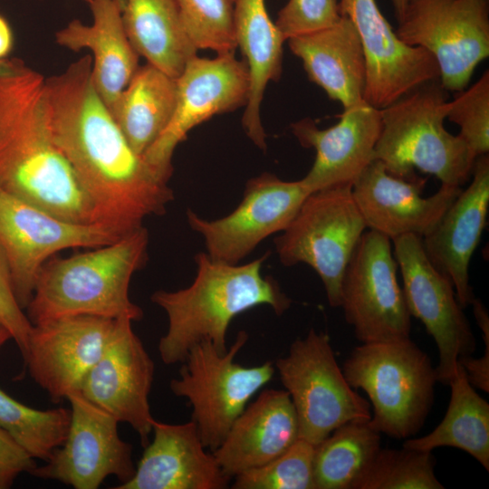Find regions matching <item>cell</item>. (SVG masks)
<instances>
[{
  "label": "cell",
  "instance_id": "cell-1",
  "mask_svg": "<svg viewBox=\"0 0 489 489\" xmlns=\"http://www.w3.org/2000/svg\"><path fill=\"white\" fill-rule=\"evenodd\" d=\"M84 55L45 78L48 124L55 146L91 199L97 223L124 235L174 199L168 180L130 147L92 82Z\"/></svg>",
  "mask_w": 489,
  "mask_h": 489
},
{
  "label": "cell",
  "instance_id": "cell-2",
  "mask_svg": "<svg viewBox=\"0 0 489 489\" xmlns=\"http://www.w3.org/2000/svg\"><path fill=\"white\" fill-rule=\"evenodd\" d=\"M0 189L62 219L97 223L91 199L53 140L45 77L16 57L0 60Z\"/></svg>",
  "mask_w": 489,
  "mask_h": 489
},
{
  "label": "cell",
  "instance_id": "cell-3",
  "mask_svg": "<svg viewBox=\"0 0 489 489\" xmlns=\"http://www.w3.org/2000/svg\"><path fill=\"white\" fill-rule=\"evenodd\" d=\"M268 255L266 253L239 265L214 260L200 252L195 256L197 274L189 286L152 293L151 302L166 312L168 321L158 348L163 363L182 362L188 350L202 341H210L225 353L227 329L236 315L268 305L281 316L291 307L292 300L279 283L262 274Z\"/></svg>",
  "mask_w": 489,
  "mask_h": 489
},
{
  "label": "cell",
  "instance_id": "cell-4",
  "mask_svg": "<svg viewBox=\"0 0 489 489\" xmlns=\"http://www.w3.org/2000/svg\"><path fill=\"white\" fill-rule=\"evenodd\" d=\"M149 232L141 226L118 240L42 267L26 315L32 324L72 315L143 317L129 298L133 274L148 260Z\"/></svg>",
  "mask_w": 489,
  "mask_h": 489
},
{
  "label": "cell",
  "instance_id": "cell-5",
  "mask_svg": "<svg viewBox=\"0 0 489 489\" xmlns=\"http://www.w3.org/2000/svg\"><path fill=\"white\" fill-rule=\"evenodd\" d=\"M447 92L439 80L431 81L380 109L374 159L390 175L410 179L417 168L443 185L460 187L471 178L477 157L462 137L444 126Z\"/></svg>",
  "mask_w": 489,
  "mask_h": 489
},
{
  "label": "cell",
  "instance_id": "cell-6",
  "mask_svg": "<svg viewBox=\"0 0 489 489\" xmlns=\"http://www.w3.org/2000/svg\"><path fill=\"white\" fill-rule=\"evenodd\" d=\"M342 371L354 389L369 397L370 425L380 434L408 439L423 427L434 404L437 382L429 356L410 338L361 343Z\"/></svg>",
  "mask_w": 489,
  "mask_h": 489
},
{
  "label": "cell",
  "instance_id": "cell-7",
  "mask_svg": "<svg viewBox=\"0 0 489 489\" xmlns=\"http://www.w3.org/2000/svg\"><path fill=\"white\" fill-rule=\"evenodd\" d=\"M248 340L244 331L225 353L210 341L194 345L181 362L179 377L170 381V389L192 408V419L202 444L216 450L231 426L254 395L266 385L275 372L271 361L244 367L235 356Z\"/></svg>",
  "mask_w": 489,
  "mask_h": 489
},
{
  "label": "cell",
  "instance_id": "cell-8",
  "mask_svg": "<svg viewBox=\"0 0 489 489\" xmlns=\"http://www.w3.org/2000/svg\"><path fill=\"white\" fill-rule=\"evenodd\" d=\"M351 186L339 185L312 192L273 241L284 266L305 264L316 272L328 302L334 308L340 305L346 266L367 229Z\"/></svg>",
  "mask_w": 489,
  "mask_h": 489
},
{
  "label": "cell",
  "instance_id": "cell-9",
  "mask_svg": "<svg viewBox=\"0 0 489 489\" xmlns=\"http://www.w3.org/2000/svg\"><path fill=\"white\" fill-rule=\"evenodd\" d=\"M275 369L293 404L299 438L316 446L347 422L370 419V403L346 380L327 333L312 328Z\"/></svg>",
  "mask_w": 489,
  "mask_h": 489
},
{
  "label": "cell",
  "instance_id": "cell-10",
  "mask_svg": "<svg viewBox=\"0 0 489 489\" xmlns=\"http://www.w3.org/2000/svg\"><path fill=\"white\" fill-rule=\"evenodd\" d=\"M396 34L429 52L447 91L465 89L489 55L488 0H409Z\"/></svg>",
  "mask_w": 489,
  "mask_h": 489
},
{
  "label": "cell",
  "instance_id": "cell-11",
  "mask_svg": "<svg viewBox=\"0 0 489 489\" xmlns=\"http://www.w3.org/2000/svg\"><path fill=\"white\" fill-rule=\"evenodd\" d=\"M397 271L391 240L365 230L346 266L340 305L360 342L410 338L411 316Z\"/></svg>",
  "mask_w": 489,
  "mask_h": 489
},
{
  "label": "cell",
  "instance_id": "cell-12",
  "mask_svg": "<svg viewBox=\"0 0 489 489\" xmlns=\"http://www.w3.org/2000/svg\"><path fill=\"white\" fill-rule=\"evenodd\" d=\"M122 235L99 223L80 224L0 189V245L6 256L14 290L24 310L43 264L70 248H94Z\"/></svg>",
  "mask_w": 489,
  "mask_h": 489
},
{
  "label": "cell",
  "instance_id": "cell-13",
  "mask_svg": "<svg viewBox=\"0 0 489 489\" xmlns=\"http://www.w3.org/2000/svg\"><path fill=\"white\" fill-rule=\"evenodd\" d=\"M391 242L408 310L435 340L439 354L437 382L448 385L458 359L473 355L476 348L465 309L456 299L452 283L427 259L421 236L408 234Z\"/></svg>",
  "mask_w": 489,
  "mask_h": 489
},
{
  "label": "cell",
  "instance_id": "cell-14",
  "mask_svg": "<svg viewBox=\"0 0 489 489\" xmlns=\"http://www.w3.org/2000/svg\"><path fill=\"white\" fill-rule=\"evenodd\" d=\"M248 96L247 66L234 53L214 58L194 56L177 78V101L171 120L144 153L143 159L168 181L174 151L188 132L215 115L245 107Z\"/></svg>",
  "mask_w": 489,
  "mask_h": 489
},
{
  "label": "cell",
  "instance_id": "cell-15",
  "mask_svg": "<svg viewBox=\"0 0 489 489\" xmlns=\"http://www.w3.org/2000/svg\"><path fill=\"white\" fill-rule=\"evenodd\" d=\"M311 193L302 179L285 181L264 172L246 182L240 204L229 215L206 220L187 209V219L212 259L237 264L264 239L283 232Z\"/></svg>",
  "mask_w": 489,
  "mask_h": 489
},
{
  "label": "cell",
  "instance_id": "cell-16",
  "mask_svg": "<svg viewBox=\"0 0 489 489\" xmlns=\"http://www.w3.org/2000/svg\"><path fill=\"white\" fill-rule=\"evenodd\" d=\"M71 424L63 444L32 475L55 480L74 489H97L110 475L125 483L136 466L132 446L120 438L119 421L79 391L66 398Z\"/></svg>",
  "mask_w": 489,
  "mask_h": 489
},
{
  "label": "cell",
  "instance_id": "cell-17",
  "mask_svg": "<svg viewBox=\"0 0 489 489\" xmlns=\"http://www.w3.org/2000/svg\"><path fill=\"white\" fill-rule=\"evenodd\" d=\"M118 319L72 315L33 324L24 362L32 379L53 402L80 391L109 343Z\"/></svg>",
  "mask_w": 489,
  "mask_h": 489
},
{
  "label": "cell",
  "instance_id": "cell-18",
  "mask_svg": "<svg viewBox=\"0 0 489 489\" xmlns=\"http://www.w3.org/2000/svg\"><path fill=\"white\" fill-rule=\"evenodd\" d=\"M339 9L355 26L363 47L368 104L383 109L417 87L439 80L434 56L403 43L375 0H340Z\"/></svg>",
  "mask_w": 489,
  "mask_h": 489
},
{
  "label": "cell",
  "instance_id": "cell-19",
  "mask_svg": "<svg viewBox=\"0 0 489 489\" xmlns=\"http://www.w3.org/2000/svg\"><path fill=\"white\" fill-rule=\"evenodd\" d=\"M132 322L125 317L117 320L109 343L79 392L119 423L129 424L145 447L155 421L149 405L154 362Z\"/></svg>",
  "mask_w": 489,
  "mask_h": 489
},
{
  "label": "cell",
  "instance_id": "cell-20",
  "mask_svg": "<svg viewBox=\"0 0 489 489\" xmlns=\"http://www.w3.org/2000/svg\"><path fill=\"white\" fill-rule=\"evenodd\" d=\"M426 183L417 176L410 179L394 177L379 160L373 159L351 186L367 229L390 240L408 234L427 235L462 188L441 184L436 193L424 197Z\"/></svg>",
  "mask_w": 489,
  "mask_h": 489
},
{
  "label": "cell",
  "instance_id": "cell-21",
  "mask_svg": "<svg viewBox=\"0 0 489 489\" xmlns=\"http://www.w3.org/2000/svg\"><path fill=\"white\" fill-rule=\"evenodd\" d=\"M381 130L380 110L365 101L345 109L333 126L321 129L311 119L292 125V131L304 148L315 150L314 162L304 177L311 192L339 185H352L374 159Z\"/></svg>",
  "mask_w": 489,
  "mask_h": 489
},
{
  "label": "cell",
  "instance_id": "cell-22",
  "mask_svg": "<svg viewBox=\"0 0 489 489\" xmlns=\"http://www.w3.org/2000/svg\"><path fill=\"white\" fill-rule=\"evenodd\" d=\"M471 183L462 189L436 225L422 237L429 262L453 284L462 308L475 297L469 266L486 225L489 207V157L478 156Z\"/></svg>",
  "mask_w": 489,
  "mask_h": 489
},
{
  "label": "cell",
  "instance_id": "cell-23",
  "mask_svg": "<svg viewBox=\"0 0 489 489\" xmlns=\"http://www.w3.org/2000/svg\"><path fill=\"white\" fill-rule=\"evenodd\" d=\"M134 475L115 489H224L230 478L206 452L196 423L155 420Z\"/></svg>",
  "mask_w": 489,
  "mask_h": 489
},
{
  "label": "cell",
  "instance_id": "cell-24",
  "mask_svg": "<svg viewBox=\"0 0 489 489\" xmlns=\"http://www.w3.org/2000/svg\"><path fill=\"white\" fill-rule=\"evenodd\" d=\"M298 438V418L288 392L264 389L248 403L212 453L232 479L272 461Z\"/></svg>",
  "mask_w": 489,
  "mask_h": 489
},
{
  "label": "cell",
  "instance_id": "cell-25",
  "mask_svg": "<svg viewBox=\"0 0 489 489\" xmlns=\"http://www.w3.org/2000/svg\"><path fill=\"white\" fill-rule=\"evenodd\" d=\"M92 23L73 19L54 34L55 43L72 52L90 50L96 91L110 113L139 67V54L124 29L122 8L116 0H91Z\"/></svg>",
  "mask_w": 489,
  "mask_h": 489
},
{
  "label": "cell",
  "instance_id": "cell-26",
  "mask_svg": "<svg viewBox=\"0 0 489 489\" xmlns=\"http://www.w3.org/2000/svg\"><path fill=\"white\" fill-rule=\"evenodd\" d=\"M301 59L309 79L344 110L364 101L366 61L351 21L345 16L333 25L287 40Z\"/></svg>",
  "mask_w": 489,
  "mask_h": 489
},
{
  "label": "cell",
  "instance_id": "cell-27",
  "mask_svg": "<svg viewBox=\"0 0 489 489\" xmlns=\"http://www.w3.org/2000/svg\"><path fill=\"white\" fill-rule=\"evenodd\" d=\"M235 36L249 73V96L242 118L243 127L253 143L265 150L261 104L268 83L278 81L282 75L285 40L271 20L264 0H236Z\"/></svg>",
  "mask_w": 489,
  "mask_h": 489
},
{
  "label": "cell",
  "instance_id": "cell-28",
  "mask_svg": "<svg viewBox=\"0 0 489 489\" xmlns=\"http://www.w3.org/2000/svg\"><path fill=\"white\" fill-rule=\"evenodd\" d=\"M121 14L139 56L168 75L177 79L197 55L176 0H124Z\"/></svg>",
  "mask_w": 489,
  "mask_h": 489
},
{
  "label": "cell",
  "instance_id": "cell-29",
  "mask_svg": "<svg viewBox=\"0 0 489 489\" xmlns=\"http://www.w3.org/2000/svg\"><path fill=\"white\" fill-rule=\"evenodd\" d=\"M176 101L177 79L149 63L138 68L111 111L138 155L142 157L165 130Z\"/></svg>",
  "mask_w": 489,
  "mask_h": 489
},
{
  "label": "cell",
  "instance_id": "cell-30",
  "mask_svg": "<svg viewBox=\"0 0 489 489\" xmlns=\"http://www.w3.org/2000/svg\"><path fill=\"white\" fill-rule=\"evenodd\" d=\"M448 386L451 395L443 420L429 434L406 439L402 446L420 451L457 448L489 471V404L469 383L459 363Z\"/></svg>",
  "mask_w": 489,
  "mask_h": 489
},
{
  "label": "cell",
  "instance_id": "cell-31",
  "mask_svg": "<svg viewBox=\"0 0 489 489\" xmlns=\"http://www.w3.org/2000/svg\"><path fill=\"white\" fill-rule=\"evenodd\" d=\"M381 434L369 420H353L314 446L315 489H352L380 449Z\"/></svg>",
  "mask_w": 489,
  "mask_h": 489
},
{
  "label": "cell",
  "instance_id": "cell-32",
  "mask_svg": "<svg viewBox=\"0 0 489 489\" xmlns=\"http://www.w3.org/2000/svg\"><path fill=\"white\" fill-rule=\"evenodd\" d=\"M71 424V409H36L0 388V428L31 457L43 462L63 444Z\"/></svg>",
  "mask_w": 489,
  "mask_h": 489
},
{
  "label": "cell",
  "instance_id": "cell-33",
  "mask_svg": "<svg viewBox=\"0 0 489 489\" xmlns=\"http://www.w3.org/2000/svg\"><path fill=\"white\" fill-rule=\"evenodd\" d=\"M435 467L432 451L380 447L352 489H443Z\"/></svg>",
  "mask_w": 489,
  "mask_h": 489
},
{
  "label": "cell",
  "instance_id": "cell-34",
  "mask_svg": "<svg viewBox=\"0 0 489 489\" xmlns=\"http://www.w3.org/2000/svg\"><path fill=\"white\" fill-rule=\"evenodd\" d=\"M185 30L197 50L235 53L236 0H176Z\"/></svg>",
  "mask_w": 489,
  "mask_h": 489
},
{
  "label": "cell",
  "instance_id": "cell-35",
  "mask_svg": "<svg viewBox=\"0 0 489 489\" xmlns=\"http://www.w3.org/2000/svg\"><path fill=\"white\" fill-rule=\"evenodd\" d=\"M314 446L298 438L284 453L235 476V489H315Z\"/></svg>",
  "mask_w": 489,
  "mask_h": 489
},
{
  "label": "cell",
  "instance_id": "cell-36",
  "mask_svg": "<svg viewBox=\"0 0 489 489\" xmlns=\"http://www.w3.org/2000/svg\"><path fill=\"white\" fill-rule=\"evenodd\" d=\"M446 119L460 128V137L476 157L489 151V72L469 89L455 92Z\"/></svg>",
  "mask_w": 489,
  "mask_h": 489
},
{
  "label": "cell",
  "instance_id": "cell-37",
  "mask_svg": "<svg viewBox=\"0 0 489 489\" xmlns=\"http://www.w3.org/2000/svg\"><path fill=\"white\" fill-rule=\"evenodd\" d=\"M337 0H289L275 24L284 40L333 25L340 18Z\"/></svg>",
  "mask_w": 489,
  "mask_h": 489
},
{
  "label": "cell",
  "instance_id": "cell-38",
  "mask_svg": "<svg viewBox=\"0 0 489 489\" xmlns=\"http://www.w3.org/2000/svg\"><path fill=\"white\" fill-rule=\"evenodd\" d=\"M20 306L6 256L0 245V321L11 333L24 360L33 324Z\"/></svg>",
  "mask_w": 489,
  "mask_h": 489
},
{
  "label": "cell",
  "instance_id": "cell-39",
  "mask_svg": "<svg viewBox=\"0 0 489 489\" xmlns=\"http://www.w3.org/2000/svg\"><path fill=\"white\" fill-rule=\"evenodd\" d=\"M36 465L35 460L0 428V489L10 488L20 475H31Z\"/></svg>",
  "mask_w": 489,
  "mask_h": 489
},
{
  "label": "cell",
  "instance_id": "cell-40",
  "mask_svg": "<svg viewBox=\"0 0 489 489\" xmlns=\"http://www.w3.org/2000/svg\"><path fill=\"white\" fill-rule=\"evenodd\" d=\"M14 34L7 20L0 14V60L7 58L14 47Z\"/></svg>",
  "mask_w": 489,
  "mask_h": 489
},
{
  "label": "cell",
  "instance_id": "cell-41",
  "mask_svg": "<svg viewBox=\"0 0 489 489\" xmlns=\"http://www.w3.org/2000/svg\"><path fill=\"white\" fill-rule=\"evenodd\" d=\"M397 21H399L402 17L409 0H390Z\"/></svg>",
  "mask_w": 489,
  "mask_h": 489
},
{
  "label": "cell",
  "instance_id": "cell-42",
  "mask_svg": "<svg viewBox=\"0 0 489 489\" xmlns=\"http://www.w3.org/2000/svg\"><path fill=\"white\" fill-rule=\"evenodd\" d=\"M9 340H12L11 333L0 321V350Z\"/></svg>",
  "mask_w": 489,
  "mask_h": 489
},
{
  "label": "cell",
  "instance_id": "cell-43",
  "mask_svg": "<svg viewBox=\"0 0 489 489\" xmlns=\"http://www.w3.org/2000/svg\"><path fill=\"white\" fill-rule=\"evenodd\" d=\"M121 6V8L123 7V2L124 0H116Z\"/></svg>",
  "mask_w": 489,
  "mask_h": 489
},
{
  "label": "cell",
  "instance_id": "cell-44",
  "mask_svg": "<svg viewBox=\"0 0 489 489\" xmlns=\"http://www.w3.org/2000/svg\"><path fill=\"white\" fill-rule=\"evenodd\" d=\"M82 1H84V2H86L87 4H89L91 0H82Z\"/></svg>",
  "mask_w": 489,
  "mask_h": 489
}]
</instances>
